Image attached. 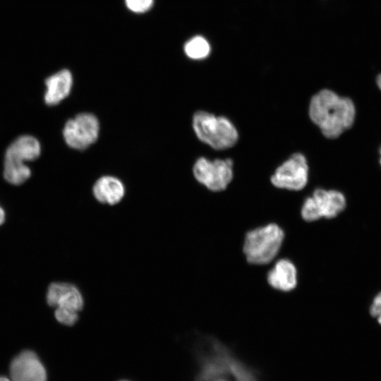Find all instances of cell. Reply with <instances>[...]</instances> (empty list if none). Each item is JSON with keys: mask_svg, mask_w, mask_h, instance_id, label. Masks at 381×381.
<instances>
[{"mask_svg": "<svg viewBox=\"0 0 381 381\" xmlns=\"http://www.w3.org/2000/svg\"><path fill=\"white\" fill-rule=\"evenodd\" d=\"M308 114L325 137L335 139L353 126L356 109L351 98L324 89L311 98Z\"/></svg>", "mask_w": 381, "mask_h": 381, "instance_id": "obj_1", "label": "cell"}, {"mask_svg": "<svg viewBox=\"0 0 381 381\" xmlns=\"http://www.w3.org/2000/svg\"><path fill=\"white\" fill-rule=\"evenodd\" d=\"M193 127L198 138L215 150H225L235 145L238 131L229 119L198 111L193 118Z\"/></svg>", "mask_w": 381, "mask_h": 381, "instance_id": "obj_2", "label": "cell"}, {"mask_svg": "<svg viewBox=\"0 0 381 381\" xmlns=\"http://www.w3.org/2000/svg\"><path fill=\"white\" fill-rule=\"evenodd\" d=\"M284 238L283 230L276 224L256 228L245 237L243 253L248 262L265 265L277 255Z\"/></svg>", "mask_w": 381, "mask_h": 381, "instance_id": "obj_3", "label": "cell"}, {"mask_svg": "<svg viewBox=\"0 0 381 381\" xmlns=\"http://www.w3.org/2000/svg\"><path fill=\"white\" fill-rule=\"evenodd\" d=\"M39 141L32 136L23 135L18 138L7 148L4 159V176L13 185H20L31 175L25 161L34 160L40 155Z\"/></svg>", "mask_w": 381, "mask_h": 381, "instance_id": "obj_4", "label": "cell"}, {"mask_svg": "<svg viewBox=\"0 0 381 381\" xmlns=\"http://www.w3.org/2000/svg\"><path fill=\"white\" fill-rule=\"evenodd\" d=\"M346 205V198L341 192L317 188L311 196L305 200L301 208V216L308 222L322 217L333 218L345 209Z\"/></svg>", "mask_w": 381, "mask_h": 381, "instance_id": "obj_5", "label": "cell"}, {"mask_svg": "<svg viewBox=\"0 0 381 381\" xmlns=\"http://www.w3.org/2000/svg\"><path fill=\"white\" fill-rule=\"evenodd\" d=\"M193 171L196 180L209 190H224L233 178V161L217 159L213 161L200 157L194 164Z\"/></svg>", "mask_w": 381, "mask_h": 381, "instance_id": "obj_6", "label": "cell"}, {"mask_svg": "<svg viewBox=\"0 0 381 381\" xmlns=\"http://www.w3.org/2000/svg\"><path fill=\"white\" fill-rule=\"evenodd\" d=\"M99 123L90 113H81L65 124L63 134L67 145L75 150H84L97 140Z\"/></svg>", "mask_w": 381, "mask_h": 381, "instance_id": "obj_7", "label": "cell"}, {"mask_svg": "<svg viewBox=\"0 0 381 381\" xmlns=\"http://www.w3.org/2000/svg\"><path fill=\"white\" fill-rule=\"evenodd\" d=\"M308 166L301 153L293 154L271 176V183L277 188L300 190L307 184Z\"/></svg>", "mask_w": 381, "mask_h": 381, "instance_id": "obj_8", "label": "cell"}, {"mask_svg": "<svg viewBox=\"0 0 381 381\" xmlns=\"http://www.w3.org/2000/svg\"><path fill=\"white\" fill-rule=\"evenodd\" d=\"M11 381H47V373L37 356L24 351L12 361L10 365Z\"/></svg>", "mask_w": 381, "mask_h": 381, "instance_id": "obj_9", "label": "cell"}, {"mask_svg": "<svg viewBox=\"0 0 381 381\" xmlns=\"http://www.w3.org/2000/svg\"><path fill=\"white\" fill-rule=\"evenodd\" d=\"M47 303L52 307L79 313L84 307V298L80 289L68 282L52 283L47 293Z\"/></svg>", "mask_w": 381, "mask_h": 381, "instance_id": "obj_10", "label": "cell"}, {"mask_svg": "<svg viewBox=\"0 0 381 381\" xmlns=\"http://www.w3.org/2000/svg\"><path fill=\"white\" fill-rule=\"evenodd\" d=\"M270 285L279 291H289L297 284V270L294 263L287 259L278 260L267 274Z\"/></svg>", "mask_w": 381, "mask_h": 381, "instance_id": "obj_11", "label": "cell"}, {"mask_svg": "<svg viewBox=\"0 0 381 381\" xmlns=\"http://www.w3.org/2000/svg\"><path fill=\"white\" fill-rule=\"evenodd\" d=\"M92 193L98 202L114 205L123 199L125 187L119 179L111 176H104L94 184Z\"/></svg>", "mask_w": 381, "mask_h": 381, "instance_id": "obj_12", "label": "cell"}, {"mask_svg": "<svg viewBox=\"0 0 381 381\" xmlns=\"http://www.w3.org/2000/svg\"><path fill=\"white\" fill-rule=\"evenodd\" d=\"M45 84V102L50 106L56 105L68 97L71 92L73 85L71 73L67 69L61 70L47 78Z\"/></svg>", "mask_w": 381, "mask_h": 381, "instance_id": "obj_13", "label": "cell"}, {"mask_svg": "<svg viewBox=\"0 0 381 381\" xmlns=\"http://www.w3.org/2000/svg\"><path fill=\"white\" fill-rule=\"evenodd\" d=\"M184 51L190 59H202L208 56L210 47L205 38L196 36L186 42Z\"/></svg>", "mask_w": 381, "mask_h": 381, "instance_id": "obj_14", "label": "cell"}, {"mask_svg": "<svg viewBox=\"0 0 381 381\" xmlns=\"http://www.w3.org/2000/svg\"><path fill=\"white\" fill-rule=\"evenodd\" d=\"M54 316L58 322L67 326L73 325L79 318L78 313L59 308H56Z\"/></svg>", "mask_w": 381, "mask_h": 381, "instance_id": "obj_15", "label": "cell"}, {"mask_svg": "<svg viewBox=\"0 0 381 381\" xmlns=\"http://www.w3.org/2000/svg\"><path fill=\"white\" fill-rule=\"evenodd\" d=\"M153 0H126L127 7L133 12L142 13L147 11Z\"/></svg>", "mask_w": 381, "mask_h": 381, "instance_id": "obj_16", "label": "cell"}, {"mask_svg": "<svg viewBox=\"0 0 381 381\" xmlns=\"http://www.w3.org/2000/svg\"><path fill=\"white\" fill-rule=\"evenodd\" d=\"M370 313L381 325V292L378 293L373 298L370 308Z\"/></svg>", "mask_w": 381, "mask_h": 381, "instance_id": "obj_17", "label": "cell"}, {"mask_svg": "<svg viewBox=\"0 0 381 381\" xmlns=\"http://www.w3.org/2000/svg\"><path fill=\"white\" fill-rule=\"evenodd\" d=\"M375 83L379 90L381 91V73L375 78Z\"/></svg>", "mask_w": 381, "mask_h": 381, "instance_id": "obj_18", "label": "cell"}, {"mask_svg": "<svg viewBox=\"0 0 381 381\" xmlns=\"http://www.w3.org/2000/svg\"><path fill=\"white\" fill-rule=\"evenodd\" d=\"M5 220V212L0 206V225L4 223Z\"/></svg>", "mask_w": 381, "mask_h": 381, "instance_id": "obj_19", "label": "cell"}, {"mask_svg": "<svg viewBox=\"0 0 381 381\" xmlns=\"http://www.w3.org/2000/svg\"><path fill=\"white\" fill-rule=\"evenodd\" d=\"M0 381H11L10 379L6 377H4V376H0Z\"/></svg>", "mask_w": 381, "mask_h": 381, "instance_id": "obj_20", "label": "cell"}, {"mask_svg": "<svg viewBox=\"0 0 381 381\" xmlns=\"http://www.w3.org/2000/svg\"><path fill=\"white\" fill-rule=\"evenodd\" d=\"M212 381H228V380H225L224 378L219 377V378L214 379V380H213Z\"/></svg>", "mask_w": 381, "mask_h": 381, "instance_id": "obj_21", "label": "cell"}, {"mask_svg": "<svg viewBox=\"0 0 381 381\" xmlns=\"http://www.w3.org/2000/svg\"><path fill=\"white\" fill-rule=\"evenodd\" d=\"M380 158L379 159V162H380V164L381 165V147L380 148Z\"/></svg>", "mask_w": 381, "mask_h": 381, "instance_id": "obj_22", "label": "cell"}, {"mask_svg": "<svg viewBox=\"0 0 381 381\" xmlns=\"http://www.w3.org/2000/svg\"><path fill=\"white\" fill-rule=\"evenodd\" d=\"M123 381H126V380H123Z\"/></svg>", "mask_w": 381, "mask_h": 381, "instance_id": "obj_23", "label": "cell"}]
</instances>
